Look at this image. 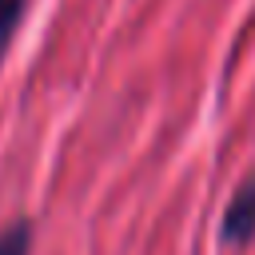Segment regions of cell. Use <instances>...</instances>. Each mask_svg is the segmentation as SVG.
Returning a JSON list of instances; mask_svg holds the SVG:
<instances>
[{"label":"cell","instance_id":"6da1fadb","mask_svg":"<svg viewBox=\"0 0 255 255\" xmlns=\"http://www.w3.org/2000/svg\"><path fill=\"white\" fill-rule=\"evenodd\" d=\"M255 235V175L231 195V207L223 215V243L239 247Z\"/></svg>","mask_w":255,"mask_h":255},{"label":"cell","instance_id":"7a4b0ae2","mask_svg":"<svg viewBox=\"0 0 255 255\" xmlns=\"http://www.w3.org/2000/svg\"><path fill=\"white\" fill-rule=\"evenodd\" d=\"M24 8H28V0H0V60H4V52H8L20 20H24Z\"/></svg>","mask_w":255,"mask_h":255},{"label":"cell","instance_id":"3957f363","mask_svg":"<svg viewBox=\"0 0 255 255\" xmlns=\"http://www.w3.org/2000/svg\"><path fill=\"white\" fill-rule=\"evenodd\" d=\"M32 247V223L16 219L8 231H0V255H28Z\"/></svg>","mask_w":255,"mask_h":255}]
</instances>
